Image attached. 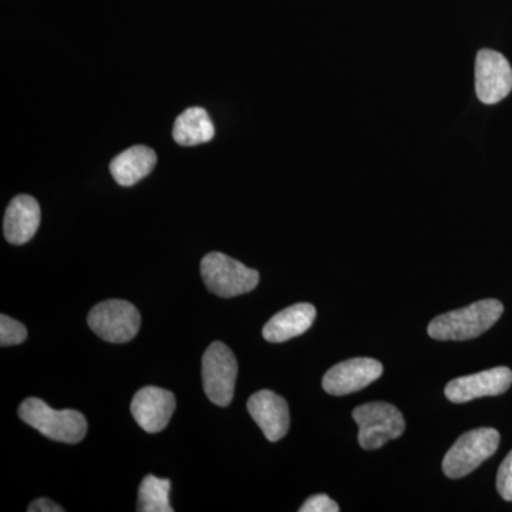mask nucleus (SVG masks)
I'll list each match as a JSON object with an SVG mask.
<instances>
[{"label": "nucleus", "instance_id": "f257e3e1", "mask_svg": "<svg viewBox=\"0 0 512 512\" xmlns=\"http://www.w3.org/2000/svg\"><path fill=\"white\" fill-rule=\"evenodd\" d=\"M503 303L484 299L457 311L444 313L431 320L429 335L436 340H468L478 338L493 328L503 315Z\"/></svg>", "mask_w": 512, "mask_h": 512}, {"label": "nucleus", "instance_id": "dca6fc26", "mask_svg": "<svg viewBox=\"0 0 512 512\" xmlns=\"http://www.w3.org/2000/svg\"><path fill=\"white\" fill-rule=\"evenodd\" d=\"M214 124L207 110L191 107L177 117L174 123L173 136L180 146L194 147L208 143L214 138Z\"/></svg>", "mask_w": 512, "mask_h": 512}, {"label": "nucleus", "instance_id": "39448f33", "mask_svg": "<svg viewBox=\"0 0 512 512\" xmlns=\"http://www.w3.org/2000/svg\"><path fill=\"white\" fill-rule=\"evenodd\" d=\"M500 446V433L495 429H477L463 434L447 451L443 471L448 478H463L473 473L485 460L494 456Z\"/></svg>", "mask_w": 512, "mask_h": 512}, {"label": "nucleus", "instance_id": "ddd939ff", "mask_svg": "<svg viewBox=\"0 0 512 512\" xmlns=\"http://www.w3.org/2000/svg\"><path fill=\"white\" fill-rule=\"evenodd\" d=\"M40 214L39 202L30 195H18L10 201L3 221L5 238L13 245H23L35 237L39 229Z\"/></svg>", "mask_w": 512, "mask_h": 512}, {"label": "nucleus", "instance_id": "423d86ee", "mask_svg": "<svg viewBox=\"0 0 512 512\" xmlns=\"http://www.w3.org/2000/svg\"><path fill=\"white\" fill-rule=\"evenodd\" d=\"M238 363L234 353L222 342H214L202 357V384L212 403L227 407L234 399Z\"/></svg>", "mask_w": 512, "mask_h": 512}, {"label": "nucleus", "instance_id": "f8f14e48", "mask_svg": "<svg viewBox=\"0 0 512 512\" xmlns=\"http://www.w3.org/2000/svg\"><path fill=\"white\" fill-rule=\"evenodd\" d=\"M247 407L266 439L272 443L284 439L291 424L288 403L284 397L271 390H261L249 397Z\"/></svg>", "mask_w": 512, "mask_h": 512}, {"label": "nucleus", "instance_id": "1a4fd4ad", "mask_svg": "<svg viewBox=\"0 0 512 512\" xmlns=\"http://www.w3.org/2000/svg\"><path fill=\"white\" fill-rule=\"evenodd\" d=\"M512 90V69L501 53L484 49L476 60V92L484 104L504 100Z\"/></svg>", "mask_w": 512, "mask_h": 512}, {"label": "nucleus", "instance_id": "a211bd4d", "mask_svg": "<svg viewBox=\"0 0 512 512\" xmlns=\"http://www.w3.org/2000/svg\"><path fill=\"white\" fill-rule=\"evenodd\" d=\"M26 339H28V329L22 323L6 315L0 316V345L3 348L20 345Z\"/></svg>", "mask_w": 512, "mask_h": 512}, {"label": "nucleus", "instance_id": "6ab92c4d", "mask_svg": "<svg viewBox=\"0 0 512 512\" xmlns=\"http://www.w3.org/2000/svg\"><path fill=\"white\" fill-rule=\"evenodd\" d=\"M497 490L505 501H512V450L498 470Z\"/></svg>", "mask_w": 512, "mask_h": 512}, {"label": "nucleus", "instance_id": "412c9836", "mask_svg": "<svg viewBox=\"0 0 512 512\" xmlns=\"http://www.w3.org/2000/svg\"><path fill=\"white\" fill-rule=\"evenodd\" d=\"M29 512H62L64 511L60 505L53 503L52 500H47V498H37V500L33 501L32 504L28 507Z\"/></svg>", "mask_w": 512, "mask_h": 512}, {"label": "nucleus", "instance_id": "9b49d317", "mask_svg": "<svg viewBox=\"0 0 512 512\" xmlns=\"http://www.w3.org/2000/svg\"><path fill=\"white\" fill-rule=\"evenodd\" d=\"M175 406L177 402L170 390L147 386L138 390L130 409L138 426L147 433L154 434L168 426Z\"/></svg>", "mask_w": 512, "mask_h": 512}, {"label": "nucleus", "instance_id": "6e6552de", "mask_svg": "<svg viewBox=\"0 0 512 512\" xmlns=\"http://www.w3.org/2000/svg\"><path fill=\"white\" fill-rule=\"evenodd\" d=\"M383 375V365L370 357L345 360L328 370L322 386L332 396H346L359 392Z\"/></svg>", "mask_w": 512, "mask_h": 512}, {"label": "nucleus", "instance_id": "f03ea898", "mask_svg": "<svg viewBox=\"0 0 512 512\" xmlns=\"http://www.w3.org/2000/svg\"><path fill=\"white\" fill-rule=\"evenodd\" d=\"M19 417L47 439L80 443L87 434V420L77 410H55L43 400L30 397L20 404Z\"/></svg>", "mask_w": 512, "mask_h": 512}, {"label": "nucleus", "instance_id": "4468645a", "mask_svg": "<svg viewBox=\"0 0 512 512\" xmlns=\"http://www.w3.org/2000/svg\"><path fill=\"white\" fill-rule=\"evenodd\" d=\"M316 319V308L311 303H298L289 306L269 320L262 330L265 340L271 343H284L301 336L309 330Z\"/></svg>", "mask_w": 512, "mask_h": 512}, {"label": "nucleus", "instance_id": "20e7f679", "mask_svg": "<svg viewBox=\"0 0 512 512\" xmlns=\"http://www.w3.org/2000/svg\"><path fill=\"white\" fill-rule=\"evenodd\" d=\"M352 416L359 426L360 447L365 450H377L387 441L399 439L406 430L403 414L390 403L363 404Z\"/></svg>", "mask_w": 512, "mask_h": 512}, {"label": "nucleus", "instance_id": "2eb2a0df", "mask_svg": "<svg viewBox=\"0 0 512 512\" xmlns=\"http://www.w3.org/2000/svg\"><path fill=\"white\" fill-rule=\"evenodd\" d=\"M157 164L153 148L134 146L119 154L110 164L111 175L121 187H131L147 177Z\"/></svg>", "mask_w": 512, "mask_h": 512}, {"label": "nucleus", "instance_id": "7ed1b4c3", "mask_svg": "<svg viewBox=\"0 0 512 512\" xmlns=\"http://www.w3.org/2000/svg\"><path fill=\"white\" fill-rule=\"evenodd\" d=\"M201 275L208 291L225 299L254 291L259 284L258 271L221 252L204 256Z\"/></svg>", "mask_w": 512, "mask_h": 512}, {"label": "nucleus", "instance_id": "f3484780", "mask_svg": "<svg viewBox=\"0 0 512 512\" xmlns=\"http://www.w3.org/2000/svg\"><path fill=\"white\" fill-rule=\"evenodd\" d=\"M170 490V480H163L150 474L141 481L137 511L173 512L174 508L170 504Z\"/></svg>", "mask_w": 512, "mask_h": 512}, {"label": "nucleus", "instance_id": "aec40b11", "mask_svg": "<svg viewBox=\"0 0 512 512\" xmlns=\"http://www.w3.org/2000/svg\"><path fill=\"white\" fill-rule=\"evenodd\" d=\"M301 512H339L338 503L329 498L326 494L312 495L299 508Z\"/></svg>", "mask_w": 512, "mask_h": 512}, {"label": "nucleus", "instance_id": "0eeeda50", "mask_svg": "<svg viewBox=\"0 0 512 512\" xmlns=\"http://www.w3.org/2000/svg\"><path fill=\"white\" fill-rule=\"evenodd\" d=\"M87 322L93 332L106 342L127 343L136 338L141 316L133 303L111 299L94 306Z\"/></svg>", "mask_w": 512, "mask_h": 512}, {"label": "nucleus", "instance_id": "9d476101", "mask_svg": "<svg viewBox=\"0 0 512 512\" xmlns=\"http://www.w3.org/2000/svg\"><path fill=\"white\" fill-rule=\"evenodd\" d=\"M512 372L508 367H494L476 375L457 377L447 384L446 397L451 403H467L480 397L500 396L510 389Z\"/></svg>", "mask_w": 512, "mask_h": 512}]
</instances>
